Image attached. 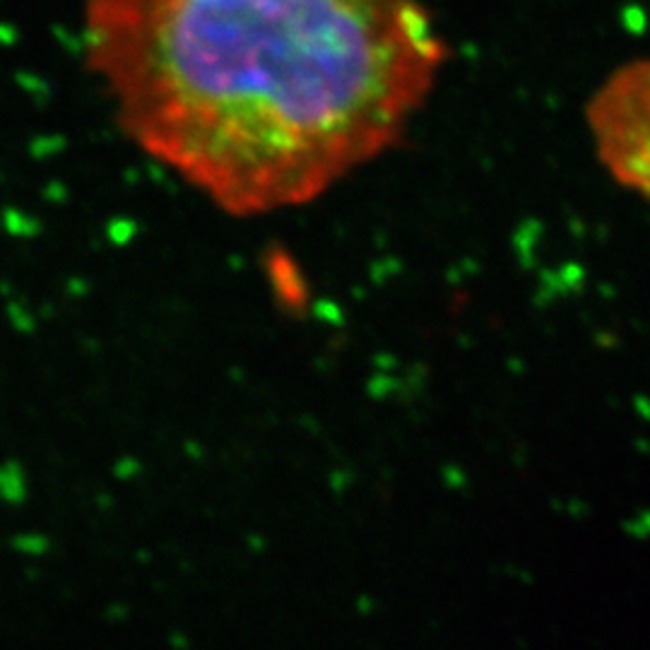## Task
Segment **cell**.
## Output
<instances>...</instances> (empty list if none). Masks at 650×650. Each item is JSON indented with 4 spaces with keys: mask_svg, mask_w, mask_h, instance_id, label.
I'll use <instances>...</instances> for the list:
<instances>
[{
    "mask_svg": "<svg viewBox=\"0 0 650 650\" xmlns=\"http://www.w3.org/2000/svg\"><path fill=\"white\" fill-rule=\"evenodd\" d=\"M82 27L123 133L236 217L381 157L446 58L419 0H85Z\"/></svg>",
    "mask_w": 650,
    "mask_h": 650,
    "instance_id": "cell-1",
    "label": "cell"
},
{
    "mask_svg": "<svg viewBox=\"0 0 650 650\" xmlns=\"http://www.w3.org/2000/svg\"><path fill=\"white\" fill-rule=\"evenodd\" d=\"M585 123L602 167L650 203V56L602 82L585 106Z\"/></svg>",
    "mask_w": 650,
    "mask_h": 650,
    "instance_id": "cell-2",
    "label": "cell"
}]
</instances>
